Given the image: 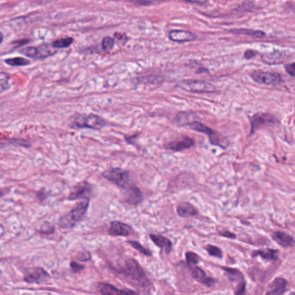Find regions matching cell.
Listing matches in <instances>:
<instances>
[{
    "instance_id": "obj_3",
    "label": "cell",
    "mask_w": 295,
    "mask_h": 295,
    "mask_svg": "<svg viewBox=\"0 0 295 295\" xmlns=\"http://www.w3.org/2000/svg\"><path fill=\"white\" fill-rule=\"evenodd\" d=\"M88 206L89 199H84L83 201L80 202L71 211L59 219V226L62 229H72L75 227V225L84 218Z\"/></svg>"
},
{
    "instance_id": "obj_18",
    "label": "cell",
    "mask_w": 295,
    "mask_h": 295,
    "mask_svg": "<svg viewBox=\"0 0 295 295\" xmlns=\"http://www.w3.org/2000/svg\"><path fill=\"white\" fill-rule=\"evenodd\" d=\"M272 238L283 248H290L295 245V241L289 234L283 231H276L272 234Z\"/></svg>"
},
{
    "instance_id": "obj_34",
    "label": "cell",
    "mask_w": 295,
    "mask_h": 295,
    "mask_svg": "<svg viewBox=\"0 0 295 295\" xmlns=\"http://www.w3.org/2000/svg\"><path fill=\"white\" fill-rule=\"evenodd\" d=\"M55 231V227L52 225V224H49V223H45L42 225L41 229L39 230V233L41 234H52Z\"/></svg>"
},
{
    "instance_id": "obj_12",
    "label": "cell",
    "mask_w": 295,
    "mask_h": 295,
    "mask_svg": "<svg viewBox=\"0 0 295 295\" xmlns=\"http://www.w3.org/2000/svg\"><path fill=\"white\" fill-rule=\"evenodd\" d=\"M133 232V228L120 221L111 222L108 234L114 237H129Z\"/></svg>"
},
{
    "instance_id": "obj_41",
    "label": "cell",
    "mask_w": 295,
    "mask_h": 295,
    "mask_svg": "<svg viewBox=\"0 0 295 295\" xmlns=\"http://www.w3.org/2000/svg\"><path fill=\"white\" fill-rule=\"evenodd\" d=\"M185 2H188V3H198V4H205L207 3L208 0H183Z\"/></svg>"
},
{
    "instance_id": "obj_43",
    "label": "cell",
    "mask_w": 295,
    "mask_h": 295,
    "mask_svg": "<svg viewBox=\"0 0 295 295\" xmlns=\"http://www.w3.org/2000/svg\"><path fill=\"white\" fill-rule=\"evenodd\" d=\"M33 1L39 4H46V3H49L51 0H33Z\"/></svg>"
},
{
    "instance_id": "obj_6",
    "label": "cell",
    "mask_w": 295,
    "mask_h": 295,
    "mask_svg": "<svg viewBox=\"0 0 295 295\" xmlns=\"http://www.w3.org/2000/svg\"><path fill=\"white\" fill-rule=\"evenodd\" d=\"M179 85L183 89L193 93H213L217 91L213 85L199 80H184Z\"/></svg>"
},
{
    "instance_id": "obj_44",
    "label": "cell",
    "mask_w": 295,
    "mask_h": 295,
    "mask_svg": "<svg viewBox=\"0 0 295 295\" xmlns=\"http://www.w3.org/2000/svg\"><path fill=\"white\" fill-rule=\"evenodd\" d=\"M222 236L230 237V238H236V236L234 234L231 233V232H224V234H222Z\"/></svg>"
},
{
    "instance_id": "obj_19",
    "label": "cell",
    "mask_w": 295,
    "mask_h": 295,
    "mask_svg": "<svg viewBox=\"0 0 295 295\" xmlns=\"http://www.w3.org/2000/svg\"><path fill=\"white\" fill-rule=\"evenodd\" d=\"M177 213L181 218H191L198 214V210L191 203L183 202L178 205Z\"/></svg>"
},
{
    "instance_id": "obj_36",
    "label": "cell",
    "mask_w": 295,
    "mask_h": 295,
    "mask_svg": "<svg viewBox=\"0 0 295 295\" xmlns=\"http://www.w3.org/2000/svg\"><path fill=\"white\" fill-rule=\"evenodd\" d=\"M49 195V192H48V191H46L45 189L42 188L36 193V198H38L39 201L43 202L48 198Z\"/></svg>"
},
{
    "instance_id": "obj_7",
    "label": "cell",
    "mask_w": 295,
    "mask_h": 295,
    "mask_svg": "<svg viewBox=\"0 0 295 295\" xmlns=\"http://www.w3.org/2000/svg\"><path fill=\"white\" fill-rule=\"evenodd\" d=\"M57 49L53 46V44H42L37 47H28L24 49H22V53L31 58L44 59L48 56L54 55Z\"/></svg>"
},
{
    "instance_id": "obj_16",
    "label": "cell",
    "mask_w": 295,
    "mask_h": 295,
    "mask_svg": "<svg viewBox=\"0 0 295 295\" xmlns=\"http://www.w3.org/2000/svg\"><path fill=\"white\" fill-rule=\"evenodd\" d=\"M150 239L152 240L156 246L159 247L161 250H164L166 254H170L172 251V244L168 238L164 237L162 235L157 234H150Z\"/></svg>"
},
{
    "instance_id": "obj_13",
    "label": "cell",
    "mask_w": 295,
    "mask_h": 295,
    "mask_svg": "<svg viewBox=\"0 0 295 295\" xmlns=\"http://www.w3.org/2000/svg\"><path fill=\"white\" fill-rule=\"evenodd\" d=\"M194 145L195 140L193 139L188 136H184L179 140L167 143L164 146V147L166 150H170V151H173V152H181L184 150L191 148Z\"/></svg>"
},
{
    "instance_id": "obj_15",
    "label": "cell",
    "mask_w": 295,
    "mask_h": 295,
    "mask_svg": "<svg viewBox=\"0 0 295 295\" xmlns=\"http://www.w3.org/2000/svg\"><path fill=\"white\" fill-rule=\"evenodd\" d=\"M168 36L170 40L175 42H192L197 38L195 34L184 29H172L169 31Z\"/></svg>"
},
{
    "instance_id": "obj_28",
    "label": "cell",
    "mask_w": 295,
    "mask_h": 295,
    "mask_svg": "<svg viewBox=\"0 0 295 295\" xmlns=\"http://www.w3.org/2000/svg\"><path fill=\"white\" fill-rule=\"evenodd\" d=\"M127 243L133 247L134 250L139 251L140 253L142 254L144 256H146V257H151L152 256V252L148 249H146V247L143 246L142 244H140L139 242H137V241H128Z\"/></svg>"
},
{
    "instance_id": "obj_2",
    "label": "cell",
    "mask_w": 295,
    "mask_h": 295,
    "mask_svg": "<svg viewBox=\"0 0 295 295\" xmlns=\"http://www.w3.org/2000/svg\"><path fill=\"white\" fill-rule=\"evenodd\" d=\"M107 126V121L97 114H75L72 118L70 127L75 129L100 130Z\"/></svg>"
},
{
    "instance_id": "obj_31",
    "label": "cell",
    "mask_w": 295,
    "mask_h": 295,
    "mask_svg": "<svg viewBox=\"0 0 295 295\" xmlns=\"http://www.w3.org/2000/svg\"><path fill=\"white\" fill-rule=\"evenodd\" d=\"M10 77L9 75L5 74L4 72L0 73V86H1V92L6 90L7 88H10Z\"/></svg>"
},
{
    "instance_id": "obj_27",
    "label": "cell",
    "mask_w": 295,
    "mask_h": 295,
    "mask_svg": "<svg viewBox=\"0 0 295 295\" xmlns=\"http://www.w3.org/2000/svg\"><path fill=\"white\" fill-rule=\"evenodd\" d=\"M4 62L10 66H26L30 63L28 59L23 58V57H14V58H8L4 60Z\"/></svg>"
},
{
    "instance_id": "obj_25",
    "label": "cell",
    "mask_w": 295,
    "mask_h": 295,
    "mask_svg": "<svg viewBox=\"0 0 295 295\" xmlns=\"http://www.w3.org/2000/svg\"><path fill=\"white\" fill-rule=\"evenodd\" d=\"M222 270H224L227 276L229 277V279L231 280V282H242L244 281V276L242 275V273L239 270H235V269H231V268H222Z\"/></svg>"
},
{
    "instance_id": "obj_11",
    "label": "cell",
    "mask_w": 295,
    "mask_h": 295,
    "mask_svg": "<svg viewBox=\"0 0 295 295\" xmlns=\"http://www.w3.org/2000/svg\"><path fill=\"white\" fill-rule=\"evenodd\" d=\"M49 279V275L42 268H33L27 270L24 274L23 281L29 284H42Z\"/></svg>"
},
{
    "instance_id": "obj_5",
    "label": "cell",
    "mask_w": 295,
    "mask_h": 295,
    "mask_svg": "<svg viewBox=\"0 0 295 295\" xmlns=\"http://www.w3.org/2000/svg\"><path fill=\"white\" fill-rule=\"evenodd\" d=\"M188 126L196 132L205 133L208 135L210 142L214 146H220L223 149L227 148L229 146V140H227V138L222 136L219 133H217L216 131L211 127H208L205 124L198 122V121H192L191 123L188 124Z\"/></svg>"
},
{
    "instance_id": "obj_4",
    "label": "cell",
    "mask_w": 295,
    "mask_h": 295,
    "mask_svg": "<svg viewBox=\"0 0 295 295\" xmlns=\"http://www.w3.org/2000/svg\"><path fill=\"white\" fill-rule=\"evenodd\" d=\"M101 176L121 190L127 188V186L131 185L130 172L123 169L112 167L104 171L101 173Z\"/></svg>"
},
{
    "instance_id": "obj_29",
    "label": "cell",
    "mask_w": 295,
    "mask_h": 295,
    "mask_svg": "<svg viewBox=\"0 0 295 295\" xmlns=\"http://www.w3.org/2000/svg\"><path fill=\"white\" fill-rule=\"evenodd\" d=\"M15 145V146H22V147H30L31 145L28 140H23V139H11V140H6V142L1 143V146L3 145Z\"/></svg>"
},
{
    "instance_id": "obj_32",
    "label": "cell",
    "mask_w": 295,
    "mask_h": 295,
    "mask_svg": "<svg viewBox=\"0 0 295 295\" xmlns=\"http://www.w3.org/2000/svg\"><path fill=\"white\" fill-rule=\"evenodd\" d=\"M205 250L207 251L208 253L210 254V256H211V257H218V258L223 257V252L218 247L213 246V245H207V246L205 247Z\"/></svg>"
},
{
    "instance_id": "obj_33",
    "label": "cell",
    "mask_w": 295,
    "mask_h": 295,
    "mask_svg": "<svg viewBox=\"0 0 295 295\" xmlns=\"http://www.w3.org/2000/svg\"><path fill=\"white\" fill-rule=\"evenodd\" d=\"M185 258H186V262H187V263H188L190 266L197 265L199 263V260H200L198 255L194 253V252H192V251H189V252L186 253Z\"/></svg>"
},
{
    "instance_id": "obj_37",
    "label": "cell",
    "mask_w": 295,
    "mask_h": 295,
    "mask_svg": "<svg viewBox=\"0 0 295 295\" xmlns=\"http://www.w3.org/2000/svg\"><path fill=\"white\" fill-rule=\"evenodd\" d=\"M80 262H88L91 259V255L88 252H84V253H79L76 257Z\"/></svg>"
},
{
    "instance_id": "obj_14",
    "label": "cell",
    "mask_w": 295,
    "mask_h": 295,
    "mask_svg": "<svg viewBox=\"0 0 295 295\" xmlns=\"http://www.w3.org/2000/svg\"><path fill=\"white\" fill-rule=\"evenodd\" d=\"M190 270H191L192 278L196 280L198 283L206 286L208 288H211L214 286L215 283H216L215 280L211 277H209L206 275V273L200 268H198L196 265H192V266H190Z\"/></svg>"
},
{
    "instance_id": "obj_8",
    "label": "cell",
    "mask_w": 295,
    "mask_h": 295,
    "mask_svg": "<svg viewBox=\"0 0 295 295\" xmlns=\"http://www.w3.org/2000/svg\"><path fill=\"white\" fill-rule=\"evenodd\" d=\"M252 78L260 84L277 86L283 84V79L279 74L274 72H266L263 70H255L252 73Z\"/></svg>"
},
{
    "instance_id": "obj_35",
    "label": "cell",
    "mask_w": 295,
    "mask_h": 295,
    "mask_svg": "<svg viewBox=\"0 0 295 295\" xmlns=\"http://www.w3.org/2000/svg\"><path fill=\"white\" fill-rule=\"evenodd\" d=\"M70 269H71L72 272L78 274V273L81 272L82 270H85V266L82 264H79L76 262H71L70 263Z\"/></svg>"
},
{
    "instance_id": "obj_22",
    "label": "cell",
    "mask_w": 295,
    "mask_h": 295,
    "mask_svg": "<svg viewBox=\"0 0 295 295\" xmlns=\"http://www.w3.org/2000/svg\"><path fill=\"white\" fill-rule=\"evenodd\" d=\"M275 120V118L270 116V114H257L256 116H254L253 120H252V123H251V133H255V131L258 128V127L263 126V124L273 123Z\"/></svg>"
},
{
    "instance_id": "obj_20",
    "label": "cell",
    "mask_w": 295,
    "mask_h": 295,
    "mask_svg": "<svg viewBox=\"0 0 295 295\" xmlns=\"http://www.w3.org/2000/svg\"><path fill=\"white\" fill-rule=\"evenodd\" d=\"M287 55L285 53L281 51H273L270 53H267L263 55V61L268 64H279L281 62H285L287 59Z\"/></svg>"
},
{
    "instance_id": "obj_26",
    "label": "cell",
    "mask_w": 295,
    "mask_h": 295,
    "mask_svg": "<svg viewBox=\"0 0 295 295\" xmlns=\"http://www.w3.org/2000/svg\"><path fill=\"white\" fill-rule=\"evenodd\" d=\"M74 42V39L69 36L67 37H62V38L56 39L55 41L52 42V44L56 49H63V48H68L71 45L72 42Z\"/></svg>"
},
{
    "instance_id": "obj_30",
    "label": "cell",
    "mask_w": 295,
    "mask_h": 295,
    "mask_svg": "<svg viewBox=\"0 0 295 295\" xmlns=\"http://www.w3.org/2000/svg\"><path fill=\"white\" fill-rule=\"evenodd\" d=\"M114 39L111 36H105L101 42V48L105 52L110 51L114 46Z\"/></svg>"
},
{
    "instance_id": "obj_23",
    "label": "cell",
    "mask_w": 295,
    "mask_h": 295,
    "mask_svg": "<svg viewBox=\"0 0 295 295\" xmlns=\"http://www.w3.org/2000/svg\"><path fill=\"white\" fill-rule=\"evenodd\" d=\"M278 251L276 250H257L252 253V257H261L263 259L268 260V261H276L278 259Z\"/></svg>"
},
{
    "instance_id": "obj_1",
    "label": "cell",
    "mask_w": 295,
    "mask_h": 295,
    "mask_svg": "<svg viewBox=\"0 0 295 295\" xmlns=\"http://www.w3.org/2000/svg\"><path fill=\"white\" fill-rule=\"evenodd\" d=\"M117 273L118 276L136 289L146 290L152 286L145 270L134 258H127L124 266Z\"/></svg>"
},
{
    "instance_id": "obj_42",
    "label": "cell",
    "mask_w": 295,
    "mask_h": 295,
    "mask_svg": "<svg viewBox=\"0 0 295 295\" xmlns=\"http://www.w3.org/2000/svg\"><path fill=\"white\" fill-rule=\"evenodd\" d=\"M256 55V52L253 51V50H251V49L247 50V51L245 52V54H244V55H245V58L247 59L252 58V57H254V55Z\"/></svg>"
},
{
    "instance_id": "obj_38",
    "label": "cell",
    "mask_w": 295,
    "mask_h": 295,
    "mask_svg": "<svg viewBox=\"0 0 295 295\" xmlns=\"http://www.w3.org/2000/svg\"><path fill=\"white\" fill-rule=\"evenodd\" d=\"M245 289H246V283L244 281H243V282H241L240 284L238 286L237 290L235 292V294L236 295H244V294H245Z\"/></svg>"
},
{
    "instance_id": "obj_39",
    "label": "cell",
    "mask_w": 295,
    "mask_h": 295,
    "mask_svg": "<svg viewBox=\"0 0 295 295\" xmlns=\"http://www.w3.org/2000/svg\"><path fill=\"white\" fill-rule=\"evenodd\" d=\"M286 71L289 73V75L295 76V63L285 65Z\"/></svg>"
},
{
    "instance_id": "obj_40",
    "label": "cell",
    "mask_w": 295,
    "mask_h": 295,
    "mask_svg": "<svg viewBox=\"0 0 295 295\" xmlns=\"http://www.w3.org/2000/svg\"><path fill=\"white\" fill-rule=\"evenodd\" d=\"M29 39H23V40H19V41H16V42H13V44H16L15 48H18L20 46L24 45L27 42H29Z\"/></svg>"
},
{
    "instance_id": "obj_17",
    "label": "cell",
    "mask_w": 295,
    "mask_h": 295,
    "mask_svg": "<svg viewBox=\"0 0 295 295\" xmlns=\"http://www.w3.org/2000/svg\"><path fill=\"white\" fill-rule=\"evenodd\" d=\"M287 287H288L287 280L283 278H276L273 281L272 283L269 287V291H267V295H283L287 291Z\"/></svg>"
},
{
    "instance_id": "obj_9",
    "label": "cell",
    "mask_w": 295,
    "mask_h": 295,
    "mask_svg": "<svg viewBox=\"0 0 295 295\" xmlns=\"http://www.w3.org/2000/svg\"><path fill=\"white\" fill-rule=\"evenodd\" d=\"M122 199L121 201L129 205L138 206L144 201V195L139 187L134 185L127 186V188L122 190Z\"/></svg>"
},
{
    "instance_id": "obj_10",
    "label": "cell",
    "mask_w": 295,
    "mask_h": 295,
    "mask_svg": "<svg viewBox=\"0 0 295 295\" xmlns=\"http://www.w3.org/2000/svg\"><path fill=\"white\" fill-rule=\"evenodd\" d=\"M93 192V185L87 181L78 183L72 189L68 195V199L70 201L77 199H89Z\"/></svg>"
},
{
    "instance_id": "obj_21",
    "label": "cell",
    "mask_w": 295,
    "mask_h": 295,
    "mask_svg": "<svg viewBox=\"0 0 295 295\" xmlns=\"http://www.w3.org/2000/svg\"><path fill=\"white\" fill-rule=\"evenodd\" d=\"M98 289L101 295H118V294H136L132 290H122L118 289L114 286L107 283H98Z\"/></svg>"
},
{
    "instance_id": "obj_24",
    "label": "cell",
    "mask_w": 295,
    "mask_h": 295,
    "mask_svg": "<svg viewBox=\"0 0 295 295\" xmlns=\"http://www.w3.org/2000/svg\"><path fill=\"white\" fill-rule=\"evenodd\" d=\"M230 32L237 35H244V36H255V37H262L265 34L260 30H255L251 29H235L230 30Z\"/></svg>"
}]
</instances>
